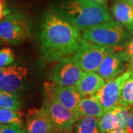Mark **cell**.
I'll return each instance as SVG.
<instances>
[{
  "mask_svg": "<svg viewBox=\"0 0 133 133\" xmlns=\"http://www.w3.org/2000/svg\"><path fill=\"white\" fill-rule=\"evenodd\" d=\"M79 30L59 12L48 13L43 18L38 35L43 58L52 62L74 54L83 39Z\"/></svg>",
  "mask_w": 133,
  "mask_h": 133,
  "instance_id": "6da1fadb",
  "label": "cell"
},
{
  "mask_svg": "<svg viewBox=\"0 0 133 133\" xmlns=\"http://www.w3.org/2000/svg\"><path fill=\"white\" fill-rule=\"evenodd\" d=\"M114 52L112 47L99 45L82 39L80 47L70 58L82 70L95 72L105 58Z\"/></svg>",
  "mask_w": 133,
  "mask_h": 133,
  "instance_id": "5b68a950",
  "label": "cell"
},
{
  "mask_svg": "<svg viewBox=\"0 0 133 133\" xmlns=\"http://www.w3.org/2000/svg\"><path fill=\"white\" fill-rule=\"evenodd\" d=\"M130 70L127 69V70L122 75L107 81L102 88L94 95L102 105L104 112L118 104L119 98L124 83L130 76Z\"/></svg>",
  "mask_w": 133,
  "mask_h": 133,
  "instance_id": "ba28073f",
  "label": "cell"
},
{
  "mask_svg": "<svg viewBox=\"0 0 133 133\" xmlns=\"http://www.w3.org/2000/svg\"><path fill=\"white\" fill-rule=\"evenodd\" d=\"M115 109L114 107L110 110L105 112L98 121V128L100 133H107L114 129L115 123Z\"/></svg>",
  "mask_w": 133,
  "mask_h": 133,
  "instance_id": "44dd1931",
  "label": "cell"
},
{
  "mask_svg": "<svg viewBox=\"0 0 133 133\" xmlns=\"http://www.w3.org/2000/svg\"><path fill=\"white\" fill-rule=\"evenodd\" d=\"M93 2H95L96 3H98L101 5L104 6V8H107V0H92Z\"/></svg>",
  "mask_w": 133,
  "mask_h": 133,
  "instance_id": "f546056e",
  "label": "cell"
},
{
  "mask_svg": "<svg viewBox=\"0 0 133 133\" xmlns=\"http://www.w3.org/2000/svg\"><path fill=\"white\" fill-rule=\"evenodd\" d=\"M52 133H72V129H64V130H60V129H55L52 131Z\"/></svg>",
  "mask_w": 133,
  "mask_h": 133,
  "instance_id": "83f0119b",
  "label": "cell"
},
{
  "mask_svg": "<svg viewBox=\"0 0 133 133\" xmlns=\"http://www.w3.org/2000/svg\"><path fill=\"white\" fill-rule=\"evenodd\" d=\"M21 103L16 93L0 90V108L19 110Z\"/></svg>",
  "mask_w": 133,
  "mask_h": 133,
  "instance_id": "ffe728a7",
  "label": "cell"
},
{
  "mask_svg": "<svg viewBox=\"0 0 133 133\" xmlns=\"http://www.w3.org/2000/svg\"><path fill=\"white\" fill-rule=\"evenodd\" d=\"M126 131L128 133H133V112H132L131 115L128 121V124L126 127Z\"/></svg>",
  "mask_w": 133,
  "mask_h": 133,
  "instance_id": "484cf974",
  "label": "cell"
},
{
  "mask_svg": "<svg viewBox=\"0 0 133 133\" xmlns=\"http://www.w3.org/2000/svg\"><path fill=\"white\" fill-rule=\"evenodd\" d=\"M10 66L8 67H3V68H0V81L4 78V76L9 72Z\"/></svg>",
  "mask_w": 133,
  "mask_h": 133,
  "instance_id": "4316f807",
  "label": "cell"
},
{
  "mask_svg": "<svg viewBox=\"0 0 133 133\" xmlns=\"http://www.w3.org/2000/svg\"><path fill=\"white\" fill-rule=\"evenodd\" d=\"M94 133H100V132L99 131H97V132H94Z\"/></svg>",
  "mask_w": 133,
  "mask_h": 133,
  "instance_id": "d6a6232c",
  "label": "cell"
},
{
  "mask_svg": "<svg viewBox=\"0 0 133 133\" xmlns=\"http://www.w3.org/2000/svg\"><path fill=\"white\" fill-rule=\"evenodd\" d=\"M9 14V10L5 8L4 0H0V19Z\"/></svg>",
  "mask_w": 133,
  "mask_h": 133,
  "instance_id": "d4e9b609",
  "label": "cell"
},
{
  "mask_svg": "<svg viewBox=\"0 0 133 133\" xmlns=\"http://www.w3.org/2000/svg\"><path fill=\"white\" fill-rule=\"evenodd\" d=\"M58 12L82 31L112 20L106 8L92 0H67Z\"/></svg>",
  "mask_w": 133,
  "mask_h": 133,
  "instance_id": "7a4b0ae2",
  "label": "cell"
},
{
  "mask_svg": "<svg viewBox=\"0 0 133 133\" xmlns=\"http://www.w3.org/2000/svg\"><path fill=\"white\" fill-rule=\"evenodd\" d=\"M0 133H26L22 129V127H19L13 124L8 125H0Z\"/></svg>",
  "mask_w": 133,
  "mask_h": 133,
  "instance_id": "cb8c5ba5",
  "label": "cell"
},
{
  "mask_svg": "<svg viewBox=\"0 0 133 133\" xmlns=\"http://www.w3.org/2000/svg\"><path fill=\"white\" fill-rule=\"evenodd\" d=\"M15 60L14 52L10 48L0 49V68H3L13 64Z\"/></svg>",
  "mask_w": 133,
  "mask_h": 133,
  "instance_id": "7402d4cb",
  "label": "cell"
},
{
  "mask_svg": "<svg viewBox=\"0 0 133 133\" xmlns=\"http://www.w3.org/2000/svg\"><path fill=\"white\" fill-rule=\"evenodd\" d=\"M31 28L24 15L9 14L0 21V45H18L28 39Z\"/></svg>",
  "mask_w": 133,
  "mask_h": 133,
  "instance_id": "277c9868",
  "label": "cell"
},
{
  "mask_svg": "<svg viewBox=\"0 0 133 133\" xmlns=\"http://www.w3.org/2000/svg\"><path fill=\"white\" fill-rule=\"evenodd\" d=\"M28 72L26 67L16 65L10 66L9 72L0 81V90L16 93L24 85Z\"/></svg>",
  "mask_w": 133,
  "mask_h": 133,
  "instance_id": "8fae6325",
  "label": "cell"
},
{
  "mask_svg": "<svg viewBox=\"0 0 133 133\" xmlns=\"http://www.w3.org/2000/svg\"><path fill=\"white\" fill-rule=\"evenodd\" d=\"M104 84L105 80L98 73L88 72L76 87L84 98L95 95Z\"/></svg>",
  "mask_w": 133,
  "mask_h": 133,
  "instance_id": "5bb4252c",
  "label": "cell"
},
{
  "mask_svg": "<svg viewBox=\"0 0 133 133\" xmlns=\"http://www.w3.org/2000/svg\"><path fill=\"white\" fill-rule=\"evenodd\" d=\"M46 97L42 107L47 110L55 129H72L76 123L73 111L61 104L52 94L45 92Z\"/></svg>",
  "mask_w": 133,
  "mask_h": 133,
  "instance_id": "8992f818",
  "label": "cell"
},
{
  "mask_svg": "<svg viewBox=\"0 0 133 133\" xmlns=\"http://www.w3.org/2000/svg\"><path fill=\"white\" fill-rule=\"evenodd\" d=\"M128 69L130 70L131 73L124 83L118 104L127 108L133 112V67L129 66Z\"/></svg>",
  "mask_w": 133,
  "mask_h": 133,
  "instance_id": "2e32d148",
  "label": "cell"
},
{
  "mask_svg": "<svg viewBox=\"0 0 133 133\" xmlns=\"http://www.w3.org/2000/svg\"><path fill=\"white\" fill-rule=\"evenodd\" d=\"M107 133H128L125 129H115Z\"/></svg>",
  "mask_w": 133,
  "mask_h": 133,
  "instance_id": "f1b7e54d",
  "label": "cell"
},
{
  "mask_svg": "<svg viewBox=\"0 0 133 133\" xmlns=\"http://www.w3.org/2000/svg\"><path fill=\"white\" fill-rule=\"evenodd\" d=\"M122 58L125 62L129 63L133 60V38L124 44L122 50L120 51Z\"/></svg>",
  "mask_w": 133,
  "mask_h": 133,
  "instance_id": "603a6c76",
  "label": "cell"
},
{
  "mask_svg": "<svg viewBox=\"0 0 133 133\" xmlns=\"http://www.w3.org/2000/svg\"><path fill=\"white\" fill-rule=\"evenodd\" d=\"M53 130L52 121L44 107L29 110L26 118L25 132L52 133Z\"/></svg>",
  "mask_w": 133,
  "mask_h": 133,
  "instance_id": "30bf717a",
  "label": "cell"
},
{
  "mask_svg": "<svg viewBox=\"0 0 133 133\" xmlns=\"http://www.w3.org/2000/svg\"><path fill=\"white\" fill-rule=\"evenodd\" d=\"M115 109V129H126L132 112L121 105L118 104L114 107Z\"/></svg>",
  "mask_w": 133,
  "mask_h": 133,
  "instance_id": "d6986e66",
  "label": "cell"
},
{
  "mask_svg": "<svg viewBox=\"0 0 133 133\" xmlns=\"http://www.w3.org/2000/svg\"><path fill=\"white\" fill-rule=\"evenodd\" d=\"M124 1L127 2H128L129 4H130L133 7V0H124Z\"/></svg>",
  "mask_w": 133,
  "mask_h": 133,
  "instance_id": "4dcf8cb0",
  "label": "cell"
},
{
  "mask_svg": "<svg viewBox=\"0 0 133 133\" xmlns=\"http://www.w3.org/2000/svg\"><path fill=\"white\" fill-rule=\"evenodd\" d=\"M115 19L133 34V7L124 0H115L112 8Z\"/></svg>",
  "mask_w": 133,
  "mask_h": 133,
  "instance_id": "9a60e30c",
  "label": "cell"
},
{
  "mask_svg": "<svg viewBox=\"0 0 133 133\" xmlns=\"http://www.w3.org/2000/svg\"><path fill=\"white\" fill-rule=\"evenodd\" d=\"M44 90L52 94L61 104L72 111H74L83 98L76 86L60 85L54 81L46 82Z\"/></svg>",
  "mask_w": 133,
  "mask_h": 133,
  "instance_id": "9c48e42d",
  "label": "cell"
},
{
  "mask_svg": "<svg viewBox=\"0 0 133 133\" xmlns=\"http://www.w3.org/2000/svg\"><path fill=\"white\" fill-rule=\"evenodd\" d=\"M77 121L82 116H92L99 118L104 113L100 101L95 95L82 98L73 111Z\"/></svg>",
  "mask_w": 133,
  "mask_h": 133,
  "instance_id": "4fadbf2b",
  "label": "cell"
},
{
  "mask_svg": "<svg viewBox=\"0 0 133 133\" xmlns=\"http://www.w3.org/2000/svg\"><path fill=\"white\" fill-rule=\"evenodd\" d=\"M131 33L118 21H109L83 30L81 37L93 44L116 47L127 40Z\"/></svg>",
  "mask_w": 133,
  "mask_h": 133,
  "instance_id": "3957f363",
  "label": "cell"
},
{
  "mask_svg": "<svg viewBox=\"0 0 133 133\" xmlns=\"http://www.w3.org/2000/svg\"><path fill=\"white\" fill-rule=\"evenodd\" d=\"M129 66H131V67H133V60L132 62H130L129 63Z\"/></svg>",
  "mask_w": 133,
  "mask_h": 133,
  "instance_id": "1f68e13d",
  "label": "cell"
},
{
  "mask_svg": "<svg viewBox=\"0 0 133 133\" xmlns=\"http://www.w3.org/2000/svg\"><path fill=\"white\" fill-rule=\"evenodd\" d=\"M98 118L82 116L76 121V133H94L99 131L98 128Z\"/></svg>",
  "mask_w": 133,
  "mask_h": 133,
  "instance_id": "e0dca14e",
  "label": "cell"
},
{
  "mask_svg": "<svg viewBox=\"0 0 133 133\" xmlns=\"http://www.w3.org/2000/svg\"><path fill=\"white\" fill-rule=\"evenodd\" d=\"M124 62L120 52H112L104 59L96 72L105 81H108L117 77L124 70Z\"/></svg>",
  "mask_w": 133,
  "mask_h": 133,
  "instance_id": "7c38bea8",
  "label": "cell"
},
{
  "mask_svg": "<svg viewBox=\"0 0 133 133\" xmlns=\"http://www.w3.org/2000/svg\"><path fill=\"white\" fill-rule=\"evenodd\" d=\"M86 73L71 58L66 57L58 61L51 71L50 79L60 85L76 86Z\"/></svg>",
  "mask_w": 133,
  "mask_h": 133,
  "instance_id": "52a82bcc",
  "label": "cell"
},
{
  "mask_svg": "<svg viewBox=\"0 0 133 133\" xmlns=\"http://www.w3.org/2000/svg\"><path fill=\"white\" fill-rule=\"evenodd\" d=\"M8 124L22 127V115L19 110L0 108V125Z\"/></svg>",
  "mask_w": 133,
  "mask_h": 133,
  "instance_id": "ac0fdd59",
  "label": "cell"
}]
</instances>
